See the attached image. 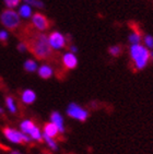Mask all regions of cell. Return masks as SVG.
I'll use <instances>...</instances> for the list:
<instances>
[{"label":"cell","instance_id":"cell-2","mask_svg":"<svg viewBox=\"0 0 153 154\" xmlns=\"http://www.w3.org/2000/svg\"><path fill=\"white\" fill-rule=\"evenodd\" d=\"M130 56L136 69H143L150 60V51L140 44H133L130 47Z\"/></svg>","mask_w":153,"mask_h":154},{"label":"cell","instance_id":"cell-4","mask_svg":"<svg viewBox=\"0 0 153 154\" xmlns=\"http://www.w3.org/2000/svg\"><path fill=\"white\" fill-rule=\"evenodd\" d=\"M3 134H5L7 139L13 143H27L31 141V139L29 138L27 134L9 127H6L3 129Z\"/></svg>","mask_w":153,"mask_h":154},{"label":"cell","instance_id":"cell-20","mask_svg":"<svg viewBox=\"0 0 153 154\" xmlns=\"http://www.w3.org/2000/svg\"><path fill=\"white\" fill-rule=\"evenodd\" d=\"M3 1H5V5L7 6L8 9H13V8L19 6L21 0H3Z\"/></svg>","mask_w":153,"mask_h":154},{"label":"cell","instance_id":"cell-18","mask_svg":"<svg viewBox=\"0 0 153 154\" xmlns=\"http://www.w3.org/2000/svg\"><path fill=\"white\" fill-rule=\"evenodd\" d=\"M30 137H31L32 139H34V140H37V141H41V140H42L41 131H39V129H38L36 126L33 128V130L30 132Z\"/></svg>","mask_w":153,"mask_h":154},{"label":"cell","instance_id":"cell-13","mask_svg":"<svg viewBox=\"0 0 153 154\" xmlns=\"http://www.w3.org/2000/svg\"><path fill=\"white\" fill-rule=\"evenodd\" d=\"M35 127V125L32 120H24L22 124H21V132H23L25 134H30V132L33 130V128Z\"/></svg>","mask_w":153,"mask_h":154},{"label":"cell","instance_id":"cell-9","mask_svg":"<svg viewBox=\"0 0 153 154\" xmlns=\"http://www.w3.org/2000/svg\"><path fill=\"white\" fill-rule=\"evenodd\" d=\"M59 132H60L59 129L53 122H48V124L44 125V134H46L49 138H57Z\"/></svg>","mask_w":153,"mask_h":154},{"label":"cell","instance_id":"cell-3","mask_svg":"<svg viewBox=\"0 0 153 154\" xmlns=\"http://www.w3.org/2000/svg\"><path fill=\"white\" fill-rule=\"evenodd\" d=\"M0 22L8 30L15 31L21 24L20 15L13 9H6L0 14Z\"/></svg>","mask_w":153,"mask_h":154},{"label":"cell","instance_id":"cell-25","mask_svg":"<svg viewBox=\"0 0 153 154\" xmlns=\"http://www.w3.org/2000/svg\"><path fill=\"white\" fill-rule=\"evenodd\" d=\"M18 49H19L20 51H27V45H25V43H20V44L18 45Z\"/></svg>","mask_w":153,"mask_h":154},{"label":"cell","instance_id":"cell-14","mask_svg":"<svg viewBox=\"0 0 153 154\" xmlns=\"http://www.w3.org/2000/svg\"><path fill=\"white\" fill-rule=\"evenodd\" d=\"M19 15L22 17V18H30L32 15V9H31V6L29 5H23V6L20 7V10H19Z\"/></svg>","mask_w":153,"mask_h":154},{"label":"cell","instance_id":"cell-26","mask_svg":"<svg viewBox=\"0 0 153 154\" xmlns=\"http://www.w3.org/2000/svg\"><path fill=\"white\" fill-rule=\"evenodd\" d=\"M11 154H21V153H20V152H18V151H12Z\"/></svg>","mask_w":153,"mask_h":154},{"label":"cell","instance_id":"cell-6","mask_svg":"<svg viewBox=\"0 0 153 154\" xmlns=\"http://www.w3.org/2000/svg\"><path fill=\"white\" fill-rule=\"evenodd\" d=\"M67 113L68 115L72 117L74 119H78V120H81V122H84L86 118H88V113H86V110H84L83 108L79 106V105H76V104H70L69 107H68L67 109Z\"/></svg>","mask_w":153,"mask_h":154},{"label":"cell","instance_id":"cell-19","mask_svg":"<svg viewBox=\"0 0 153 154\" xmlns=\"http://www.w3.org/2000/svg\"><path fill=\"white\" fill-rule=\"evenodd\" d=\"M23 1L29 6L37 7V8H43L44 7V3L42 2L41 0H23Z\"/></svg>","mask_w":153,"mask_h":154},{"label":"cell","instance_id":"cell-23","mask_svg":"<svg viewBox=\"0 0 153 154\" xmlns=\"http://www.w3.org/2000/svg\"><path fill=\"white\" fill-rule=\"evenodd\" d=\"M144 43H145L148 48H150V49L153 48V37L152 36H150V35L145 36V37H144Z\"/></svg>","mask_w":153,"mask_h":154},{"label":"cell","instance_id":"cell-12","mask_svg":"<svg viewBox=\"0 0 153 154\" xmlns=\"http://www.w3.org/2000/svg\"><path fill=\"white\" fill-rule=\"evenodd\" d=\"M38 74H39V77L43 78V79H48V78L52 77V74H53V69L50 68L49 66L47 65H44L39 67L38 69Z\"/></svg>","mask_w":153,"mask_h":154},{"label":"cell","instance_id":"cell-1","mask_svg":"<svg viewBox=\"0 0 153 154\" xmlns=\"http://www.w3.org/2000/svg\"><path fill=\"white\" fill-rule=\"evenodd\" d=\"M25 43L27 49L37 59H49L53 56V48L50 47L48 37L45 34L37 33L33 30L27 36Z\"/></svg>","mask_w":153,"mask_h":154},{"label":"cell","instance_id":"cell-17","mask_svg":"<svg viewBox=\"0 0 153 154\" xmlns=\"http://www.w3.org/2000/svg\"><path fill=\"white\" fill-rule=\"evenodd\" d=\"M6 104H7V107L9 108V110L11 113L14 114L17 112V107H15V104H14V100L11 97V96H8L6 98Z\"/></svg>","mask_w":153,"mask_h":154},{"label":"cell","instance_id":"cell-15","mask_svg":"<svg viewBox=\"0 0 153 154\" xmlns=\"http://www.w3.org/2000/svg\"><path fill=\"white\" fill-rule=\"evenodd\" d=\"M141 32L139 31V29H137V27H133V34L130 35V37H129V41L133 43V44H139L140 43V41H141Z\"/></svg>","mask_w":153,"mask_h":154},{"label":"cell","instance_id":"cell-5","mask_svg":"<svg viewBox=\"0 0 153 154\" xmlns=\"http://www.w3.org/2000/svg\"><path fill=\"white\" fill-rule=\"evenodd\" d=\"M32 24H33V27L37 31H43L47 30L48 27L50 25V22L44 14H42V13H34L32 17Z\"/></svg>","mask_w":153,"mask_h":154},{"label":"cell","instance_id":"cell-21","mask_svg":"<svg viewBox=\"0 0 153 154\" xmlns=\"http://www.w3.org/2000/svg\"><path fill=\"white\" fill-rule=\"evenodd\" d=\"M43 138H44L45 141L47 142V144L49 145V148H52L53 150H56V149H57V143L54 141L53 138H49V137H47L46 134H44V136H43Z\"/></svg>","mask_w":153,"mask_h":154},{"label":"cell","instance_id":"cell-16","mask_svg":"<svg viewBox=\"0 0 153 154\" xmlns=\"http://www.w3.org/2000/svg\"><path fill=\"white\" fill-rule=\"evenodd\" d=\"M24 69L29 72H34L37 69V65H36V62L32 59H29L25 61L24 63Z\"/></svg>","mask_w":153,"mask_h":154},{"label":"cell","instance_id":"cell-8","mask_svg":"<svg viewBox=\"0 0 153 154\" xmlns=\"http://www.w3.org/2000/svg\"><path fill=\"white\" fill-rule=\"evenodd\" d=\"M62 63L66 69H74L78 65V60L73 54L68 53L62 57Z\"/></svg>","mask_w":153,"mask_h":154},{"label":"cell","instance_id":"cell-22","mask_svg":"<svg viewBox=\"0 0 153 154\" xmlns=\"http://www.w3.org/2000/svg\"><path fill=\"white\" fill-rule=\"evenodd\" d=\"M109 54L115 57L119 56L121 54V47L120 46H113V47L109 48Z\"/></svg>","mask_w":153,"mask_h":154},{"label":"cell","instance_id":"cell-10","mask_svg":"<svg viewBox=\"0 0 153 154\" xmlns=\"http://www.w3.org/2000/svg\"><path fill=\"white\" fill-rule=\"evenodd\" d=\"M50 119H52V122L57 126L59 131H60V132H64L65 128H64V119H62L61 115L59 113H57V112H54V113L52 114V116H50Z\"/></svg>","mask_w":153,"mask_h":154},{"label":"cell","instance_id":"cell-7","mask_svg":"<svg viewBox=\"0 0 153 154\" xmlns=\"http://www.w3.org/2000/svg\"><path fill=\"white\" fill-rule=\"evenodd\" d=\"M48 42H49L50 47L53 49H61L65 47L66 39L65 36L59 32H53L48 36Z\"/></svg>","mask_w":153,"mask_h":154},{"label":"cell","instance_id":"cell-24","mask_svg":"<svg viewBox=\"0 0 153 154\" xmlns=\"http://www.w3.org/2000/svg\"><path fill=\"white\" fill-rule=\"evenodd\" d=\"M7 41H8V33H7V31H0V42L6 43Z\"/></svg>","mask_w":153,"mask_h":154},{"label":"cell","instance_id":"cell-11","mask_svg":"<svg viewBox=\"0 0 153 154\" xmlns=\"http://www.w3.org/2000/svg\"><path fill=\"white\" fill-rule=\"evenodd\" d=\"M35 100H36V94L32 90H25L22 93V101H23V103L30 105V104L34 103Z\"/></svg>","mask_w":153,"mask_h":154}]
</instances>
